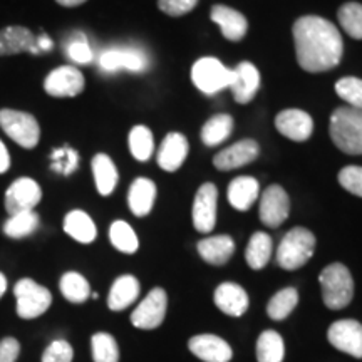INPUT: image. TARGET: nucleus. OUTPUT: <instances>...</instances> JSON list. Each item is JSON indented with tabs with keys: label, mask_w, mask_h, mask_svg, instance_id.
<instances>
[{
	"label": "nucleus",
	"mask_w": 362,
	"mask_h": 362,
	"mask_svg": "<svg viewBox=\"0 0 362 362\" xmlns=\"http://www.w3.org/2000/svg\"><path fill=\"white\" fill-rule=\"evenodd\" d=\"M297 61L302 69L324 72L334 69L342 59V35L332 22L317 16H305L293 24Z\"/></svg>",
	"instance_id": "f257e3e1"
},
{
	"label": "nucleus",
	"mask_w": 362,
	"mask_h": 362,
	"mask_svg": "<svg viewBox=\"0 0 362 362\" xmlns=\"http://www.w3.org/2000/svg\"><path fill=\"white\" fill-rule=\"evenodd\" d=\"M330 138L347 155H362V110L339 107L330 116Z\"/></svg>",
	"instance_id": "f03ea898"
},
{
	"label": "nucleus",
	"mask_w": 362,
	"mask_h": 362,
	"mask_svg": "<svg viewBox=\"0 0 362 362\" xmlns=\"http://www.w3.org/2000/svg\"><path fill=\"white\" fill-rule=\"evenodd\" d=\"M322 287L324 304L332 310L344 309L354 297V280L349 269L342 264H330L320 272L319 277Z\"/></svg>",
	"instance_id": "7ed1b4c3"
},
{
	"label": "nucleus",
	"mask_w": 362,
	"mask_h": 362,
	"mask_svg": "<svg viewBox=\"0 0 362 362\" xmlns=\"http://www.w3.org/2000/svg\"><path fill=\"white\" fill-rule=\"evenodd\" d=\"M315 250V237L307 228H292L280 242L277 264L285 270H297L304 267Z\"/></svg>",
	"instance_id": "20e7f679"
},
{
	"label": "nucleus",
	"mask_w": 362,
	"mask_h": 362,
	"mask_svg": "<svg viewBox=\"0 0 362 362\" xmlns=\"http://www.w3.org/2000/svg\"><path fill=\"white\" fill-rule=\"evenodd\" d=\"M13 296L17 298V315L24 320L37 319L52 304V293L49 288L33 279H21L13 287Z\"/></svg>",
	"instance_id": "39448f33"
},
{
	"label": "nucleus",
	"mask_w": 362,
	"mask_h": 362,
	"mask_svg": "<svg viewBox=\"0 0 362 362\" xmlns=\"http://www.w3.org/2000/svg\"><path fill=\"white\" fill-rule=\"evenodd\" d=\"M0 128L13 143L25 149L35 148L40 141V126L30 112L0 110Z\"/></svg>",
	"instance_id": "423d86ee"
},
{
	"label": "nucleus",
	"mask_w": 362,
	"mask_h": 362,
	"mask_svg": "<svg viewBox=\"0 0 362 362\" xmlns=\"http://www.w3.org/2000/svg\"><path fill=\"white\" fill-rule=\"evenodd\" d=\"M192 81L202 93L215 94L230 88L232 71L221 64L218 59L203 57L192 67Z\"/></svg>",
	"instance_id": "0eeeda50"
},
{
	"label": "nucleus",
	"mask_w": 362,
	"mask_h": 362,
	"mask_svg": "<svg viewBox=\"0 0 362 362\" xmlns=\"http://www.w3.org/2000/svg\"><path fill=\"white\" fill-rule=\"evenodd\" d=\"M166 307H168V296L163 288L156 287L143 298L131 314V324L143 330H151L160 327L165 320Z\"/></svg>",
	"instance_id": "6e6552de"
},
{
	"label": "nucleus",
	"mask_w": 362,
	"mask_h": 362,
	"mask_svg": "<svg viewBox=\"0 0 362 362\" xmlns=\"http://www.w3.org/2000/svg\"><path fill=\"white\" fill-rule=\"evenodd\" d=\"M42 200V189L33 178H19L6 192V210L8 215H17L22 211H33Z\"/></svg>",
	"instance_id": "1a4fd4ad"
},
{
	"label": "nucleus",
	"mask_w": 362,
	"mask_h": 362,
	"mask_svg": "<svg viewBox=\"0 0 362 362\" xmlns=\"http://www.w3.org/2000/svg\"><path fill=\"white\" fill-rule=\"evenodd\" d=\"M83 72L72 66H61L51 71L44 81V90L52 98H74L84 90Z\"/></svg>",
	"instance_id": "9d476101"
},
{
	"label": "nucleus",
	"mask_w": 362,
	"mask_h": 362,
	"mask_svg": "<svg viewBox=\"0 0 362 362\" xmlns=\"http://www.w3.org/2000/svg\"><path fill=\"white\" fill-rule=\"evenodd\" d=\"M327 339L337 351L362 359V324L357 320L342 319L334 322L329 327Z\"/></svg>",
	"instance_id": "9b49d317"
},
{
	"label": "nucleus",
	"mask_w": 362,
	"mask_h": 362,
	"mask_svg": "<svg viewBox=\"0 0 362 362\" xmlns=\"http://www.w3.org/2000/svg\"><path fill=\"white\" fill-rule=\"evenodd\" d=\"M288 211H291V202L285 189L279 185H272L267 188L260 200L262 223L270 228H277L288 218Z\"/></svg>",
	"instance_id": "f8f14e48"
},
{
	"label": "nucleus",
	"mask_w": 362,
	"mask_h": 362,
	"mask_svg": "<svg viewBox=\"0 0 362 362\" xmlns=\"http://www.w3.org/2000/svg\"><path fill=\"white\" fill-rule=\"evenodd\" d=\"M218 192L214 183L202 185L193 203V225L200 233H210L216 223Z\"/></svg>",
	"instance_id": "ddd939ff"
},
{
	"label": "nucleus",
	"mask_w": 362,
	"mask_h": 362,
	"mask_svg": "<svg viewBox=\"0 0 362 362\" xmlns=\"http://www.w3.org/2000/svg\"><path fill=\"white\" fill-rule=\"evenodd\" d=\"M275 126L280 134L298 143L307 141L314 133V121L305 111L300 110H285L279 112L275 117Z\"/></svg>",
	"instance_id": "4468645a"
},
{
	"label": "nucleus",
	"mask_w": 362,
	"mask_h": 362,
	"mask_svg": "<svg viewBox=\"0 0 362 362\" xmlns=\"http://www.w3.org/2000/svg\"><path fill=\"white\" fill-rule=\"evenodd\" d=\"M188 347L198 359L205 362H228L233 357V351L228 342L214 334H200V336L192 337Z\"/></svg>",
	"instance_id": "2eb2a0df"
},
{
	"label": "nucleus",
	"mask_w": 362,
	"mask_h": 362,
	"mask_svg": "<svg viewBox=\"0 0 362 362\" xmlns=\"http://www.w3.org/2000/svg\"><path fill=\"white\" fill-rule=\"evenodd\" d=\"M260 88V72L252 62H240L232 71V89L235 101L240 104L250 103Z\"/></svg>",
	"instance_id": "dca6fc26"
},
{
	"label": "nucleus",
	"mask_w": 362,
	"mask_h": 362,
	"mask_svg": "<svg viewBox=\"0 0 362 362\" xmlns=\"http://www.w3.org/2000/svg\"><path fill=\"white\" fill-rule=\"evenodd\" d=\"M259 153V144L253 141V139H243V141L235 143L233 146H228L223 151H220L214 158V165L221 171H230L255 161Z\"/></svg>",
	"instance_id": "f3484780"
},
{
	"label": "nucleus",
	"mask_w": 362,
	"mask_h": 362,
	"mask_svg": "<svg viewBox=\"0 0 362 362\" xmlns=\"http://www.w3.org/2000/svg\"><path fill=\"white\" fill-rule=\"evenodd\" d=\"M35 35L24 25H7L0 29V57L17 54H35Z\"/></svg>",
	"instance_id": "a211bd4d"
},
{
	"label": "nucleus",
	"mask_w": 362,
	"mask_h": 362,
	"mask_svg": "<svg viewBox=\"0 0 362 362\" xmlns=\"http://www.w3.org/2000/svg\"><path fill=\"white\" fill-rule=\"evenodd\" d=\"M99 66L104 71L129 69L141 72L148 67V57L138 49H110L99 57Z\"/></svg>",
	"instance_id": "6ab92c4d"
},
{
	"label": "nucleus",
	"mask_w": 362,
	"mask_h": 362,
	"mask_svg": "<svg viewBox=\"0 0 362 362\" xmlns=\"http://www.w3.org/2000/svg\"><path fill=\"white\" fill-rule=\"evenodd\" d=\"M210 17L216 25H220L221 34L225 35V39L232 40V42H238V40L245 37L248 30V21L242 12L226 6H214L211 7Z\"/></svg>",
	"instance_id": "aec40b11"
},
{
	"label": "nucleus",
	"mask_w": 362,
	"mask_h": 362,
	"mask_svg": "<svg viewBox=\"0 0 362 362\" xmlns=\"http://www.w3.org/2000/svg\"><path fill=\"white\" fill-rule=\"evenodd\" d=\"M215 304L226 315L240 317L248 309V293L238 284L225 282L216 287Z\"/></svg>",
	"instance_id": "412c9836"
},
{
	"label": "nucleus",
	"mask_w": 362,
	"mask_h": 362,
	"mask_svg": "<svg viewBox=\"0 0 362 362\" xmlns=\"http://www.w3.org/2000/svg\"><path fill=\"white\" fill-rule=\"evenodd\" d=\"M188 156V141L183 134L170 133L158 151V165L165 171H176Z\"/></svg>",
	"instance_id": "4be33fe9"
},
{
	"label": "nucleus",
	"mask_w": 362,
	"mask_h": 362,
	"mask_svg": "<svg viewBox=\"0 0 362 362\" xmlns=\"http://www.w3.org/2000/svg\"><path fill=\"white\" fill-rule=\"evenodd\" d=\"M235 252V243L228 235H216V237H208L198 242V253L208 264L211 265H225L232 259Z\"/></svg>",
	"instance_id": "5701e85b"
},
{
	"label": "nucleus",
	"mask_w": 362,
	"mask_h": 362,
	"mask_svg": "<svg viewBox=\"0 0 362 362\" xmlns=\"http://www.w3.org/2000/svg\"><path fill=\"white\" fill-rule=\"evenodd\" d=\"M260 193L259 181L252 176H238L228 187V202L235 210L247 211L257 202Z\"/></svg>",
	"instance_id": "b1692460"
},
{
	"label": "nucleus",
	"mask_w": 362,
	"mask_h": 362,
	"mask_svg": "<svg viewBox=\"0 0 362 362\" xmlns=\"http://www.w3.org/2000/svg\"><path fill=\"white\" fill-rule=\"evenodd\" d=\"M156 200V185L148 178H138L131 185L128 203L136 216H146L153 210Z\"/></svg>",
	"instance_id": "393cba45"
},
{
	"label": "nucleus",
	"mask_w": 362,
	"mask_h": 362,
	"mask_svg": "<svg viewBox=\"0 0 362 362\" xmlns=\"http://www.w3.org/2000/svg\"><path fill=\"white\" fill-rule=\"evenodd\" d=\"M139 296V282L133 275H121L112 284L110 297H107V305L111 310H124L128 309L131 304Z\"/></svg>",
	"instance_id": "a878e982"
},
{
	"label": "nucleus",
	"mask_w": 362,
	"mask_h": 362,
	"mask_svg": "<svg viewBox=\"0 0 362 362\" xmlns=\"http://www.w3.org/2000/svg\"><path fill=\"white\" fill-rule=\"evenodd\" d=\"M64 232L79 243H90L98 237L96 225L83 210H72L66 215Z\"/></svg>",
	"instance_id": "bb28decb"
},
{
	"label": "nucleus",
	"mask_w": 362,
	"mask_h": 362,
	"mask_svg": "<svg viewBox=\"0 0 362 362\" xmlns=\"http://www.w3.org/2000/svg\"><path fill=\"white\" fill-rule=\"evenodd\" d=\"M93 175H94V181H96V188L99 194L103 197H110V194L115 192L116 185H117V170L115 161L111 160L107 155H103L99 153L93 158Z\"/></svg>",
	"instance_id": "cd10ccee"
},
{
	"label": "nucleus",
	"mask_w": 362,
	"mask_h": 362,
	"mask_svg": "<svg viewBox=\"0 0 362 362\" xmlns=\"http://www.w3.org/2000/svg\"><path fill=\"white\" fill-rule=\"evenodd\" d=\"M272 257V238L264 232L252 235L245 250L247 264L253 270H262Z\"/></svg>",
	"instance_id": "c85d7f7f"
},
{
	"label": "nucleus",
	"mask_w": 362,
	"mask_h": 362,
	"mask_svg": "<svg viewBox=\"0 0 362 362\" xmlns=\"http://www.w3.org/2000/svg\"><path fill=\"white\" fill-rule=\"evenodd\" d=\"M285 356L284 339L275 330H264L257 341V361L282 362Z\"/></svg>",
	"instance_id": "c756f323"
},
{
	"label": "nucleus",
	"mask_w": 362,
	"mask_h": 362,
	"mask_svg": "<svg viewBox=\"0 0 362 362\" xmlns=\"http://www.w3.org/2000/svg\"><path fill=\"white\" fill-rule=\"evenodd\" d=\"M59 288H61V293L66 300L72 302V304H83L90 297L89 282L78 272H67L62 275Z\"/></svg>",
	"instance_id": "7c9ffc66"
},
{
	"label": "nucleus",
	"mask_w": 362,
	"mask_h": 362,
	"mask_svg": "<svg viewBox=\"0 0 362 362\" xmlns=\"http://www.w3.org/2000/svg\"><path fill=\"white\" fill-rule=\"evenodd\" d=\"M233 131V119L228 115H216L206 121L202 129V139L206 146L223 143Z\"/></svg>",
	"instance_id": "2f4dec72"
},
{
	"label": "nucleus",
	"mask_w": 362,
	"mask_h": 362,
	"mask_svg": "<svg viewBox=\"0 0 362 362\" xmlns=\"http://www.w3.org/2000/svg\"><path fill=\"white\" fill-rule=\"evenodd\" d=\"M39 228V215L35 211H22V214L8 216L4 223V233L8 238H25Z\"/></svg>",
	"instance_id": "473e14b6"
},
{
	"label": "nucleus",
	"mask_w": 362,
	"mask_h": 362,
	"mask_svg": "<svg viewBox=\"0 0 362 362\" xmlns=\"http://www.w3.org/2000/svg\"><path fill=\"white\" fill-rule=\"evenodd\" d=\"M298 304V293L293 287L282 288V291L275 293L270 298L269 305H267V314L274 320H284L292 314Z\"/></svg>",
	"instance_id": "72a5a7b5"
},
{
	"label": "nucleus",
	"mask_w": 362,
	"mask_h": 362,
	"mask_svg": "<svg viewBox=\"0 0 362 362\" xmlns=\"http://www.w3.org/2000/svg\"><path fill=\"white\" fill-rule=\"evenodd\" d=\"M155 149L151 129L146 126H134L129 133V151L138 161H148Z\"/></svg>",
	"instance_id": "f704fd0d"
},
{
	"label": "nucleus",
	"mask_w": 362,
	"mask_h": 362,
	"mask_svg": "<svg viewBox=\"0 0 362 362\" xmlns=\"http://www.w3.org/2000/svg\"><path fill=\"white\" fill-rule=\"evenodd\" d=\"M339 24L352 39H362V4L347 2L337 11Z\"/></svg>",
	"instance_id": "c9c22d12"
},
{
	"label": "nucleus",
	"mask_w": 362,
	"mask_h": 362,
	"mask_svg": "<svg viewBox=\"0 0 362 362\" xmlns=\"http://www.w3.org/2000/svg\"><path fill=\"white\" fill-rule=\"evenodd\" d=\"M94 362H117L119 361V347L116 339L107 332H98L90 337Z\"/></svg>",
	"instance_id": "e433bc0d"
},
{
	"label": "nucleus",
	"mask_w": 362,
	"mask_h": 362,
	"mask_svg": "<svg viewBox=\"0 0 362 362\" xmlns=\"http://www.w3.org/2000/svg\"><path fill=\"white\" fill-rule=\"evenodd\" d=\"M110 240L115 248L123 253H134L139 248V240L136 237L134 230L123 220H117L111 225Z\"/></svg>",
	"instance_id": "4c0bfd02"
},
{
	"label": "nucleus",
	"mask_w": 362,
	"mask_h": 362,
	"mask_svg": "<svg viewBox=\"0 0 362 362\" xmlns=\"http://www.w3.org/2000/svg\"><path fill=\"white\" fill-rule=\"evenodd\" d=\"M51 160H52V170L56 171V173H61L64 176L72 175L79 166L78 151H76L74 148L67 146V144L62 148L54 149Z\"/></svg>",
	"instance_id": "58836bf2"
},
{
	"label": "nucleus",
	"mask_w": 362,
	"mask_h": 362,
	"mask_svg": "<svg viewBox=\"0 0 362 362\" xmlns=\"http://www.w3.org/2000/svg\"><path fill=\"white\" fill-rule=\"evenodd\" d=\"M337 96L349 103V107L362 110V79L342 78L336 84Z\"/></svg>",
	"instance_id": "ea45409f"
},
{
	"label": "nucleus",
	"mask_w": 362,
	"mask_h": 362,
	"mask_svg": "<svg viewBox=\"0 0 362 362\" xmlns=\"http://www.w3.org/2000/svg\"><path fill=\"white\" fill-rule=\"evenodd\" d=\"M339 183L347 192L362 198V166H346L339 171Z\"/></svg>",
	"instance_id": "a19ab883"
},
{
	"label": "nucleus",
	"mask_w": 362,
	"mask_h": 362,
	"mask_svg": "<svg viewBox=\"0 0 362 362\" xmlns=\"http://www.w3.org/2000/svg\"><path fill=\"white\" fill-rule=\"evenodd\" d=\"M74 351H72L71 344L64 339H57L49 344L47 349L42 354V362H72Z\"/></svg>",
	"instance_id": "79ce46f5"
},
{
	"label": "nucleus",
	"mask_w": 362,
	"mask_h": 362,
	"mask_svg": "<svg viewBox=\"0 0 362 362\" xmlns=\"http://www.w3.org/2000/svg\"><path fill=\"white\" fill-rule=\"evenodd\" d=\"M67 56H69L71 61H74L76 64H89L94 57L88 40H86L83 34H81V37L71 40L69 45H67Z\"/></svg>",
	"instance_id": "37998d69"
},
{
	"label": "nucleus",
	"mask_w": 362,
	"mask_h": 362,
	"mask_svg": "<svg viewBox=\"0 0 362 362\" xmlns=\"http://www.w3.org/2000/svg\"><path fill=\"white\" fill-rule=\"evenodd\" d=\"M198 0H158V7L161 12L171 17H181L192 12L197 7Z\"/></svg>",
	"instance_id": "c03bdc74"
},
{
	"label": "nucleus",
	"mask_w": 362,
	"mask_h": 362,
	"mask_svg": "<svg viewBox=\"0 0 362 362\" xmlns=\"http://www.w3.org/2000/svg\"><path fill=\"white\" fill-rule=\"evenodd\" d=\"M21 354V344L17 339L6 337L0 341V362H16Z\"/></svg>",
	"instance_id": "a18cd8bd"
},
{
	"label": "nucleus",
	"mask_w": 362,
	"mask_h": 362,
	"mask_svg": "<svg viewBox=\"0 0 362 362\" xmlns=\"http://www.w3.org/2000/svg\"><path fill=\"white\" fill-rule=\"evenodd\" d=\"M8 168H11V155H8L6 144L0 141V175L7 173Z\"/></svg>",
	"instance_id": "49530a36"
},
{
	"label": "nucleus",
	"mask_w": 362,
	"mask_h": 362,
	"mask_svg": "<svg viewBox=\"0 0 362 362\" xmlns=\"http://www.w3.org/2000/svg\"><path fill=\"white\" fill-rule=\"evenodd\" d=\"M59 6L62 7H67V8H72V7H79L83 6L84 2H88V0H56Z\"/></svg>",
	"instance_id": "de8ad7c7"
},
{
	"label": "nucleus",
	"mask_w": 362,
	"mask_h": 362,
	"mask_svg": "<svg viewBox=\"0 0 362 362\" xmlns=\"http://www.w3.org/2000/svg\"><path fill=\"white\" fill-rule=\"evenodd\" d=\"M6 291H7V279H6V275H4L2 272H0V298L4 297V293H6Z\"/></svg>",
	"instance_id": "09e8293b"
}]
</instances>
